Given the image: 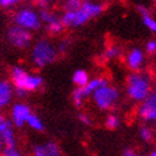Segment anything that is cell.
I'll list each match as a JSON object with an SVG mask.
<instances>
[{
    "label": "cell",
    "mask_w": 156,
    "mask_h": 156,
    "mask_svg": "<svg viewBox=\"0 0 156 156\" xmlns=\"http://www.w3.org/2000/svg\"><path fill=\"white\" fill-rule=\"evenodd\" d=\"M4 156H20V152L18 150L17 145H12V146H4L3 152Z\"/></svg>",
    "instance_id": "484cf974"
},
{
    "label": "cell",
    "mask_w": 156,
    "mask_h": 156,
    "mask_svg": "<svg viewBox=\"0 0 156 156\" xmlns=\"http://www.w3.org/2000/svg\"><path fill=\"white\" fill-rule=\"evenodd\" d=\"M83 2H91V0H83Z\"/></svg>",
    "instance_id": "d590c367"
},
{
    "label": "cell",
    "mask_w": 156,
    "mask_h": 156,
    "mask_svg": "<svg viewBox=\"0 0 156 156\" xmlns=\"http://www.w3.org/2000/svg\"><path fill=\"white\" fill-rule=\"evenodd\" d=\"M64 24L61 23V20H60V18H57V19H55V20H52L51 23H48L47 24V30L51 33V34H60L62 30H64Z\"/></svg>",
    "instance_id": "ffe728a7"
},
{
    "label": "cell",
    "mask_w": 156,
    "mask_h": 156,
    "mask_svg": "<svg viewBox=\"0 0 156 156\" xmlns=\"http://www.w3.org/2000/svg\"><path fill=\"white\" fill-rule=\"evenodd\" d=\"M83 5V0H65L64 8L65 10H76L81 8Z\"/></svg>",
    "instance_id": "d4e9b609"
},
{
    "label": "cell",
    "mask_w": 156,
    "mask_h": 156,
    "mask_svg": "<svg viewBox=\"0 0 156 156\" xmlns=\"http://www.w3.org/2000/svg\"><path fill=\"white\" fill-rule=\"evenodd\" d=\"M108 84V80L105 79L104 76H98V77H94V79H89L88 83L83 87V90L85 93V95L89 97L94 93L97 89H99L100 87L103 85H107Z\"/></svg>",
    "instance_id": "4fadbf2b"
},
{
    "label": "cell",
    "mask_w": 156,
    "mask_h": 156,
    "mask_svg": "<svg viewBox=\"0 0 156 156\" xmlns=\"http://www.w3.org/2000/svg\"><path fill=\"white\" fill-rule=\"evenodd\" d=\"M3 149H4V142H3V140L0 138V155L3 152Z\"/></svg>",
    "instance_id": "836d02e7"
},
{
    "label": "cell",
    "mask_w": 156,
    "mask_h": 156,
    "mask_svg": "<svg viewBox=\"0 0 156 156\" xmlns=\"http://www.w3.org/2000/svg\"><path fill=\"white\" fill-rule=\"evenodd\" d=\"M140 137H141L145 142H150L151 140L154 138V132L150 127L147 126H142L140 128Z\"/></svg>",
    "instance_id": "603a6c76"
},
{
    "label": "cell",
    "mask_w": 156,
    "mask_h": 156,
    "mask_svg": "<svg viewBox=\"0 0 156 156\" xmlns=\"http://www.w3.org/2000/svg\"><path fill=\"white\" fill-rule=\"evenodd\" d=\"M88 20H90V17H89V14L83 9V6L74 10V27H81Z\"/></svg>",
    "instance_id": "2e32d148"
},
{
    "label": "cell",
    "mask_w": 156,
    "mask_h": 156,
    "mask_svg": "<svg viewBox=\"0 0 156 156\" xmlns=\"http://www.w3.org/2000/svg\"><path fill=\"white\" fill-rule=\"evenodd\" d=\"M126 65L132 70V71H140L145 64V53L140 48H132L126 55Z\"/></svg>",
    "instance_id": "9c48e42d"
},
{
    "label": "cell",
    "mask_w": 156,
    "mask_h": 156,
    "mask_svg": "<svg viewBox=\"0 0 156 156\" xmlns=\"http://www.w3.org/2000/svg\"><path fill=\"white\" fill-rule=\"evenodd\" d=\"M13 87L17 89H24L26 91H36L43 85V79L40 75L28 74L26 69L14 66L10 73Z\"/></svg>",
    "instance_id": "7a4b0ae2"
},
{
    "label": "cell",
    "mask_w": 156,
    "mask_h": 156,
    "mask_svg": "<svg viewBox=\"0 0 156 156\" xmlns=\"http://www.w3.org/2000/svg\"><path fill=\"white\" fill-rule=\"evenodd\" d=\"M87 98V95H85V93L83 90V88H79V87H76V89L74 90L73 93V102L75 104V107L77 108H80L84 103V99Z\"/></svg>",
    "instance_id": "d6986e66"
},
{
    "label": "cell",
    "mask_w": 156,
    "mask_h": 156,
    "mask_svg": "<svg viewBox=\"0 0 156 156\" xmlns=\"http://www.w3.org/2000/svg\"><path fill=\"white\" fill-rule=\"evenodd\" d=\"M40 17H41V20L43 23H46V24H48V23H51L52 20L57 19V15L53 14L52 12H50L48 9H46V8H42V10L40 12Z\"/></svg>",
    "instance_id": "7402d4cb"
},
{
    "label": "cell",
    "mask_w": 156,
    "mask_h": 156,
    "mask_svg": "<svg viewBox=\"0 0 156 156\" xmlns=\"http://www.w3.org/2000/svg\"><path fill=\"white\" fill-rule=\"evenodd\" d=\"M151 93V80L146 74L135 71L127 79V94L133 102H142Z\"/></svg>",
    "instance_id": "6da1fadb"
},
{
    "label": "cell",
    "mask_w": 156,
    "mask_h": 156,
    "mask_svg": "<svg viewBox=\"0 0 156 156\" xmlns=\"http://www.w3.org/2000/svg\"><path fill=\"white\" fill-rule=\"evenodd\" d=\"M57 53H58L57 47H55L50 41L41 40L37 43H34L30 57H32V61L36 67L42 69L52 64L57 58Z\"/></svg>",
    "instance_id": "3957f363"
},
{
    "label": "cell",
    "mask_w": 156,
    "mask_h": 156,
    "mask_svg": "<svg viewBox=\"0 0 156 156\" xmlns=\"http://www.w3.org/2000/svg\"><path fill=\"white\" fill-rule=\"evenodd\" d=\"M146 52L150 55L156 53V41L155 40H151L146 43Z\"/></svg>",
    "instance_id": "4316f807"
},
{
    "label": "cell",
    "mask_w": 156,
    "mask_h": 156,
    "mask_svg": "<svg viewBox=\"0 0 156 156\" xmlns=\"http://www.w3.org/2000/svg\"><path fill=\"white\" fill-rule=\"evenodd\" d=\"M138 115L145 122H156V93H150L141 102Z\"/></svg>",
    "instance_id": "52a82bcc"
},
{
    "label": "cell",
    "mask_w": 156,
    "mask_h": 156,
    "mask_svg": "<svg viewBox=\"0 0 156 156\" xmlns=\"http://www.w3.org/2000/svg\"><path fill=\"white\" fill-rule=\"evenodd\" d=\"M14 24L28 30H37L41 28L42 20L40 13H37L30 8H23L14 14Z\"/></svg>",
    "instance_id": "5b68a950"
},
{
    "label": "cell",
    "mask_w": 156,
    "mask_h": 156,
    "mask_svg": "<svg viewBox=\"0 0 156 156\" xmlns=\"http://www.w3.org/2000/svg\"><path fill=\"white\" fill-rule=\"evenodd\" d=\"M36 2L40 4L42 8H46V5H47L48 3H50V0H36Z\"/></svg>",
    "instance_id": "d6a6232c"
},
{
    "label": "cell",
    "mask_w": 156,
    "mask_h": 156,
    "mask_svg": "<svg viewBox=\"0 0 156 156\" xmlns=\"http://www.w3.org/2000/svg\"><path fill=\"white\" fill-rule=\"evenodd\" d=\"M0 138L3 140L4 146L15 145V135L13 132V122L2 118L0 121Z\"/></svg>",
    "instance_id": "30bf717a"
},
{
    "label": "cell",
    "mask_w": 156,
    "mask_h": 156,
    "mask_svg": "<svg viewBox=\"0 0 156 156\" xmlns=\"http://www.w3.org/2000/svg\"><path fill=\"white\" fill-rule=\"evenodd\" d=\"M151 156H156V150H154V151L151 152Z\"/></svg>",
    "instance_id": "e575fe53"
},
{
    "label": "cell",
    "mask_w": 156,
    "mask_h": 156,
    "mask_svg": "<svg viewBox=\"0 0 156 156\" xmlns=\"http://www.w3.org/2000/svg\"><path fill=\"white\" fill-rule=\"evenodd\" d=\"M2 118H3V117H2V114H0V121H2Z\"/></svg>",
    "instance_id": "8d00e7d4"
},
{
    "label": "cell",
    "mask_w": 156,
    "mask_h": 156,
    "mask_svg": "<svg viewBox=\"0 0 156 156\" xmlns=\"http://www.w3.org/2000/svg\"><path fill=\"white\" fill-rule=\"evenodd\" d=\"M30 112V108L27 104L17 103L12 107V122L15 127H23L27 123Z\"/></svg>",
    "instance_id": "ba28073f"
},
{
    "label": "cell",
    "mask_w": 156,
    "mask_h": 156,
    "mask_svg": "<svg viewBox=\"0 0 156 156\" xmlns=\"http://www.w3.org/2000/svg\"><path fill=\"white\" fill-rule=\"evenodd\" d=\"M79 119H80V122H81V123L87 124V126H90V123H91L90 118H89V117H88L87 114H79Z\"/></svg>",
    "instance_id": "f546056e"
},
{
    "label": "cell",
    "mask_w": 156,
    "mask_h": 156,
    "mask_svg": "<svg viewBox=\"0 0 156 156\" xmlns=\"http://www.w3.org/2000/svg\"><path fill=\"white\" fill-rule=\"evenodd\" d=\"M138 12L142 17V23L145 24V27L151 30L152 33H156V19L150 14V12L144 6H138Z\"/></svg>",
    "instance_id": "9a60e30c"
},
{
    "label": "cell",
    "mask_w": 156,
    "mask_h": 156,
    "mask_svg": "<svg viewBox=\"0 0 156 156\" xmlns=\"http://www.w3.org/2000/svg\"><path fill=\"white\" fill-rule=\"evenodd\" d=\"M13 95V84L8 80H0V108L9 105Z\"/></svg>",
    "instance_id": "7c38bea8"
},
{
    "label": "cell",
    "mask_w": 156,
    "mask_h": 156,
    "mask_svg": "<svg viewBox=\"0 0 156 156\" xmlns=\"http://www.w3.org/2000/svg\"><path fill=\"white\" fill-rule=\"evenodd\" d=\"M18 2H20V0H0V5L4 6V8H8V6L17 4Z\"/></svg>",
    "instance_id": "f1b7e54d"
},
{
    "label": "cell",
    "mask_w": 156,
    "mask_h": 156,
    "mask_svg": "<svg viewBox=\"0 0 156 156\" xmlns=\"http://www.w3.org/2000/svg\"><path fill=\"white\" fill-rule=\"evenodd\" d=\"M122 55V48L118 46H111L104 51V57L107 60H113V58H118Z\"/></svg>",
    "instance_id": "44dd1931"
},
{
    "label": "cell",
    "mask_w": 156,
    "mask_h": 156,
    "mask_svg": "<svg viewBox=\"0 0 156 156\" xmlns=\"http://www.w3.org/2000/svg\"><path fill=\"white\" fill-rule=\"evenodd\" d=\"M119 123H121V121H119V118H118V117H117L115 114H109V115L107 117V119H105V126H107L109 129H115V128H118Z\"/></svg>",
    "instance_id": "cb8c5ba5"
},
{
    "label": "cell",
    "mask_w": 156,
    "mask_h": 156,
    "mask_svg": "<svg viewBox=\"0 0 156 156\" xmlns=\"http://www.w3.org/2000/svg\"><path fill=\"white\" fill-rule=\"evenodd\" d=\"M154 2H156V0H154Z\"/></svg>",
    "instance_id": "74e56055"
},
{
    "label": "cell",
    "mask_w": 156,
    "mask_h": 156,
    "mask_svg": "<svg viewBox=\"0 0 156 156\" xmlns=\"http://www.w3.org/2000/svg\"><path fill=\"white\" fill-rule=\"evenodd\" d=\"M33 155L36 156H60L61 150L56 142L48 141L46 144L36 145L33 147Z\"/></svg>",
    "instance_id": "8fae6325"
},
{
    "label": "cell",
    "mask_w": 156,
    "mask_h": 156,
    "mask_svg": "<svg viewBox=\"0 0 156 156\" xmlns=\"http://www.w3.org/2000/svg\"><path fill=\"white\" fill-rule=\"evenodd\" d=\"M88 80H89V75L85 70H81V69L76 70L73 75V83L79 88H83L84 85L88 83Z\"/></svg>",
    "instance_id": "e0dca14e"
},
{
    "label": "cell",
    "mask_w": 156,
    "mask_h": 156,
    "mask_svg": "<svg viewBox=\"0 0 156 156\" xmlns=\"http://www.w3.org/2000/svg\"><path fill=\"white\" fill-rule=\"evenodd\" d=\"M6 37H8L9 43L17 48H27L30 44V42H32L30 30H28L26 28H22L17 24H14L13 27L9 28Z\"/></svg>",
    "instance_id": "8992f818"
},
{
    "label": "cell",
    "mask_w": 156,
    "mask_h": 156,
    "mask_svg": "<svg viewBox=\"0 0 156 156\" xmlns=\"http://www.w3.org/2000/svg\"><path fill=\"white\" fill-rule=\"evenodd\" d=\"M26 124H28L29 128H32L33 131H38V132L43 131V128H44V124H43L42 119H41L38 115L33 114V113H30V114H29V117H28V119H27V123H26Z\"/></svg>",
    "instance_id": "ac0fdd59"
},
{
    "label": "cell",
    "mask_w": 156,
    "mask_h": 156,
    "mask_svg": "<svg viewBox=\"0 0 156 156\" xmlns=\"http://www.w3.org/2000/svg\"><path fill=\"white\" fill-rule=\"evenodd\" d=\"M91 98H93L94 104L99 109H102V111H108V109L113 108L115 105V103L118 102L119 93L114 87L107 84V85L100 87L99 89H97L91 94Z\"/></svg>",
    "instance_id": "277c9868"
},
{
    "label": "cell",
    "mask_w": 156,
    "mask_h": 156,
    "mask_svg": "<svg viewBox=\"0 0 156 156\" xmlns=\"http://www.w3.org/2000/svg\"><path fill=\"white\" fill-rule=\"evenodd\" d=\"M69 44H70V41L69 40H65V41H62L60 44H58V47H57V51L60 53H64L66 52V50L69 48Z\"/></svg>",
    "instance_id": "83f0119b"
},
{
    "label": "cell",
    "mask_w": 156,
    "mask_h": 156,
    "mask_svg": "<svg viewBox=\"0 0 156 156\" xmlns=\"http://www.w3.org/2000/svg\"><path fill=\"white\" fill-rule=\"evenodd\" d=\"M83 9L89 14L90 19L91 18H97L104 10V5L100 3H95V2H83Z\"/></svg>",
    "instance_id": "5bb4252c"
},
{
    "label": "cell",
    "mask_w": 156,
    "mask_h": 156,
    "mask_svg": "<svg viewBox=\"0 0 156 156\" xmlns=\"http://www.w3.org/2000/svg\"><path fill=\"white\" fill-rule=\"evenodd\" d=\"M124 156H135L136 155V151L133 149H124L123 152H122Z\"/></svg>",
    "instance_id": "1f68e13d"
},
{
    "label": "cell",
    "mask_w": 156,
    "mask_h": 156,
    "mask_svg": "<svg viewBox=\"0 0 156 156\" xmlns=\"http://www.w3.org/2000/svg\"><path fill=\"white\" fill-rule=\"evenodd\" d=\"M27 93H28V91H26L24 89H17V88H15V91H14V94L17 95L18 98H24V97L27 95Z\"/></svg>",
    "instance_id": "4dcf8cb0"
}]
</instances>
